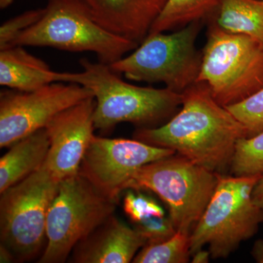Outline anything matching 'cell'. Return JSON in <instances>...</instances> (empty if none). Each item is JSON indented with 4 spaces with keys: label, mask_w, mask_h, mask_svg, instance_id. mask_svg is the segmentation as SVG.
Returning a JSON list of instances; mask_svg holds the SVG:
<instances>
[{
    "label": "cell",
    "mask_w": 263,
    "mask_h": 263,
    "mask_svg": "<svg viewBox=\"0 0 263 263\" xmlns=\"http://www.w3.org/2000/svg\"><path fill=\"white\" fill-rule=\"evenodd\" d=\"M261 176L219 174L206 209L190 235V254L209 246L212 259L227 258L263 223L252 193Z\"/></svg>",
    "instance_id": "obj_3"
},
{
    "label": "cell",
    "mask_w": 263,
    "mask_h": 263,
    "mask_svg": "<svg viewBox=\"0 0 263 263\" xmlns=\"http://www.w3.org/2000/svg\"><path fill=\"white\" fill-rule=\"evenodd\" d=\"M226 108L245 127L247 137L263 131V88L240 103Z\"/></svg>",
    "instance_id": "obj_21"
},
{
    "label": "cell",
    "mask_w": 263,
    "mask_h": 263,
    "mask_svg": "<svg viewBox=\"0 0 263 263\" xmlns=\"http://www.w3.org/2000/svg\"><path fill=\"white\" fill-rule=\"evenodd\" d=\"M210 19L227 32L249 36L263 46V0H221Z\"/></svg>",
    "instance_id": "obj_17"
},
{
    "label": "cell",
    "mask_w": 263,
    "mask_h": 263,
    "mask_svg": "<svg viewBox=\"0 0 263 263\" xmlns=\"http://www.w3.org/2000/svg\"><path fill=\"white\" fill-rule=\"evenodd\" d=\"M117 202L78 174L62 180L49 208L40 263H62L74 248L114 215Z\"/></svg>",
    "instance_id": "obj_8"
},
{
    "label": "cell",
    "mask_w": 263,
    "mask_h": 263,
    "mask_svg": "<svg viewBox=\"0 0 263 263\" xmlns=\"http://www.w3.org/2000/svg\"><path fill=\"white\" fill-rule=\"evenodd\" d=\"M252 197L255 204L263 209V176H261L258 182L254 186Z\"/></svg>",
    "instance_id": "obj_25"
},
{
    "label": "cell",
    "mask_w": 263,
    "mask_h": 263,
    "mask_svg": "<svg viewBox=\"0 0 263 263\" xmlns=\"http://www.w3.org/2000/svg\"><path fill=\"white\" fill-rule=\"evenodd\" d=\"M203 24L197 21L171 34H148L130 55L109 67L129 80L162 83L182 94L200 75L202 53L197 49L196 41Z\"/></svg>",
    "instance_id": "obj_6"
},
{
    "label": "cell",
    "mask_w": 263,
    "mask_h": 263,
    "mask_svg": "<svg viewBox=\"0 0 263 263\" xmlns=\"http://www.w3.org/2000/svg\"><path fill=\"white\" fill-rule=\"evenodd\" d=\"M16 46L91 51L110 65L139 44L99 25L80 0H48L42 18L18 36L12 47Z\"/></svg>",
    "instance_id": "obj_5"
},
{
    "label": "cell",
    "mask_w": 263,
    "mask_h": 263,
    "mask_svg": "<svg viewBox=\"0 0 263 263\" xmlns=\"http://www.w3.org/2000/svg\"><path fill=\"white\" fill-rule=\"evenodd\" d=\"M219 174L175 154L137 170L126 190L156 194L168 207L176 230L191 233L212 198Z\"/></svg>",
    "instance_id": "obj_7"
},
{
    "label": "cell",
    "mask_w": 263,
    "mask_h": 263,
    "mask_svg": "<svg viewBox=\"0 0 263 263\" xmlns=\"http://www.w3.org/2000/svg\"><path fill=\"white\" fill-rule=\"evenodd\" d=\"M15 257L11 251L5 245H0V262H11L14 260Z\"/></svg>",
    "instance_id": "obj_28"
},
{
    "label": "cell",
    "mask_w": 263,
    "mask_h": 263,
    "mask_svg": "<svg viewBox=\"0 0 263 263\" xmlns=\"http://www.w3.org/2000/svg\"><path fill=\"white\" fill-rule=\"evenodd\" d=\"M127 190L123 201V209L133 222H139L147 218L165 216L163 209L155 200L143 195L141 191Z\"/></svg>",
    "instance_id": "obj_22"
},
{
    "label": "cell",
    "mask_w": 263,
    "mask_h": 263,
    "mask_svg": "<svg viewBox=\"0 0 263 263\" xmlns=\"http://www.w3.org/2000/svg\"><path fill=\"white\" fill-rule=\"evenodd\" d=\"M135 228L146 240V245L163 242L171 238L177 231L170 216L147 218L139 222L135 223Z\"/></svg>",
    "instance_id": "obj_24"
},
{
    "label": "cell",
    "mask_w": 263,
    "mask_h": 263,
    "mask_svg": "<svg viewBox=\"0 0 263 263\" xmlns=\"http://www.w3.org/2000/svg\"><path fill=\"white\" fill-rule=\"evenodd\" d=\"M91 18L109 32L143 42L167 0H80Z\"/></svg>",
    "instance_id": "obj_13"
},
{
    "label": "cell",
    "mask_w": 263,
    "mask_h": 263,
    "mask_svg": "<svg viewBox=\"0 0 263 263\" xmlns=\"http://www.w3.org/2000/svg\"><path fill=\"white\" fill-rule=\"evenodd\" d=\"M60 182L43 164L1 193V243L21 262L34 258L42 249L48 210Z\"/></svg>",
    "instance_id": "obj_9"
},
{
    "label": "cell",
    "mask_w": 263,
    "mask_h": 263,
    "mask_svg": "<svg viewBox=\"0 0 263 263\" xmlns=\"http://www.w3.org/2000/svg\"><path fill=\"white\" fill-rule=\"evenodd\" d=\"M45 13V8L30 10L9 19L0 27V51L12 47L24 31L34 25Z\"/></svg>",
    "instance_id": "obj_23"
},
{
    "label": "cell",
    "mask_w": 263,
    "mask_h": 263,
    "mask_svg": "<svg viewBox=\"0 0 263 263\" xmlns=\"http://www.w3.org/2000/svg\"><path fill=\"white\" fill-rule=\"evenodd\" d=\"M81 72H66L65 83L77 84L92 91L95 100V129L108 131L119 123L140 128L156 127L173 117L181 106L182 94L172 90L142 87L125 82L102 62L81 59Z\"/></svg>",
    "instance_id": "obj_2"
},
{
    "label": "cell",
    "mask_w": 263,
    "mask_h": 263,
    "mask_svg": "<svg viewBox=\"0 0 263 263\" xmlns=\"http://www.w3.org/2000/svg\"><path fill=\"white\" fill-rule=\"evenodd\" d=\"M182 97L181 109L168 122L139 128L135 138L174 150L194 163L222 174L230 166L237 141L247 137L245 127L214 100L205 83H195Z\"/></svg>",
    "instance_id": "obj_1"
},
{
    "label": "cell",
    "mask_w": 263,
    "mask_h": 263,
    "mask_svg": "<svg viewBox=\"0 0 263 263\" xmlns=\"http://www.w3.org/2000/svg\"><path fill=\"white\" fill-rule=\"evenodd\" d=\"M252 255L256 262L263 263V239L257 240L252 247Z\"/></svg>",
    "instance_id": "obj_27"
},
{
    "label": "cell",
    "mask_w": 263,
    "mask_h": 263,
    "mask_svg": "<svg viewBox=\"0 0 263 263\" xmlns=\"http://www.w3.org/2000/svg\"><path fill=\"white\" fill-rule=\"evenodd\" d=\"M230 167L235 176H263V131L237 141Z\"/></svg>",
    "instance_id": "obj_20"
},
{
    "label": "cell",
    "mask_w": 263,
    "mask_h": 263,
    "mask_svg": "<svg viewBox=\"0 0 263 263\" xmlns=\"http://www.w3.org/2000/svg\"><path fill=\"white\" fill-rule=\"evenodd\" d=\"M53 83L32 91L4 90L0 94V147L46 128L55 116L94 96L77 84Z\"/></svg>",
    "instance_id": "obj_10"
},
{
    "label": "cell",
    "mask_w": 263,
    "mask_h": 263,
    "mask_svg": "<svg viewBox=\"0 0 263 263\" xmlns=\"http://www.w3.org/2000/svg\"><path fill=\"white\" fill-rule=\"evenodd\" d=\"M206 24L197 82L205 83L222 106L239 103L263 88V46L249 36L227 32L213 19Z\"/></svg>",
    "instance_id": "obj_4"
},
{
    "label": "cell",
    "mask_w": 263,
    "mask_h": 263,
    "mask_svg": "<svg viewBox=\"0 0 263 263\" xmlns=\"http://www.w3.org/2000/svg\"><path fill=\"white\" fill-rule=\"evenodd\" d=\"M16 46L0 51V85L32 91L53 83H65L66 72L52 70L41 59Z\"/></svg>",
    "instance_id": "obj_15"
},
{
    "label": "cell",
    "mask_w": 263,
    "mask_h": 263,
    "mask_svg": "<svg viewBox=\"0 0 263 263\" xmlns=\"http://www.w3.org/2000/svg\"><path fill=\"white\" fill-rule=\"evenodd\" d=\"M0 159V193L41 168L46 162L50 141L46 128L19 140Z\"/></svg>",
    "instance_id": "obj_16"
},
{
    "label": "cell",
    "mask_w": 263,
    "mask_h": 263,
    "mask_svg": "<svg viewBox=\"0 0 263 263\" xmlns=\"http://www.w3.org/2000/svg\"><path fill=\"white\" fill-rule=\"evenodd\" d=\"M14 0H0V8L1 9H5L8 8Z\"/></svg>",
    "instance_id": "obj_29"
},
{
    "label": "cell",
    "mask_w": 263,
    "mask_h": 263,
    "mask_svg": "<svg viewBox=\"0 0 263 263\" xmlns=\"http://www.w3.org/2000/svg\"><path fill=\"white\" fill-rule=\"evenodd\" d=\"M191 257L193 263H208L212 256L209 251L201 249L192 254Z\"/></svg>",
    "instance_id": "obj_26"
},
{
    "label": "cell",
    "mask_w": 263,
    "mask_h": 263,
    "mask_svg": "<svg viewBox=\"0 0 263 263\" xmlns=\"http://www.w3.org/2000/svg\"><path fill=\"white\" fill-rule=\"evenodd\" d=\"M175 154L174 150L152 146L139 140L110 139L94 136L79 174L99 193L118 202L137 170Z\"/></svg>",
    "instance_id": "obj_11"
},
{
    "label": "cell",
    "mask_w": 263,
    "mask_h": 263,
    "mask_svg": "<svg viewBox=\"0 0 263 263\" xmlns=\"http://www.w3.org/2000/svg\"><path fill=\"white\" fill-rule=\"evenodd\" d=\"M95 97L65 109L46 125L50 148L44 165L57 180L79 174L94 137Z\"/></svg>",
    "instance_id": "obj_12"
},
{
    "label": "cell",
    "mask_w": 263,
    "mask_h": 263,
    "mask_svg": "<svg viewBox=\"0 0 263 263\" xmlns=\"http://www.w3.org/2000/svg\"><path fill=\"white\" fill-rule=\"evenodd\" d=\"M190 232L177 230L169 239L146 245L136 254L134 263H186L190 259Z\"/></svg>",
    "instance_id": "obj_19"
},
{
    "label": "cell",
    "mask_w": 263,
    "mask_h": 263,
    "mask_svg": "<svg viewBox=\"0 0 263 263\" xmlns=\"http://www.w3.org/2000/svg\"><path fill=\"white\" fill-rule=\"evenodd\" d=\"M146 240L136 228L112 215L72 250L71 262L128 263L133 262Z\"/></svg>",
    "instance_id": "obj_14"
},
{
    "label": "cell",
    "mask_w": 263,
    "mask_h": 263,
    "mask_svg": "<svg viewBox=\"0 0 263 263\" xmlns=\"http://www.w3.org/2000/svg\"><path fill=\"white\" fill-rule=\"evenodd\" d=\"M221 0H167L148 34L178 30L197 21L206 23ZM148 36V35H147Z\"/></svg>",
    "instance_id": "obj_18"
}]
</instances>
